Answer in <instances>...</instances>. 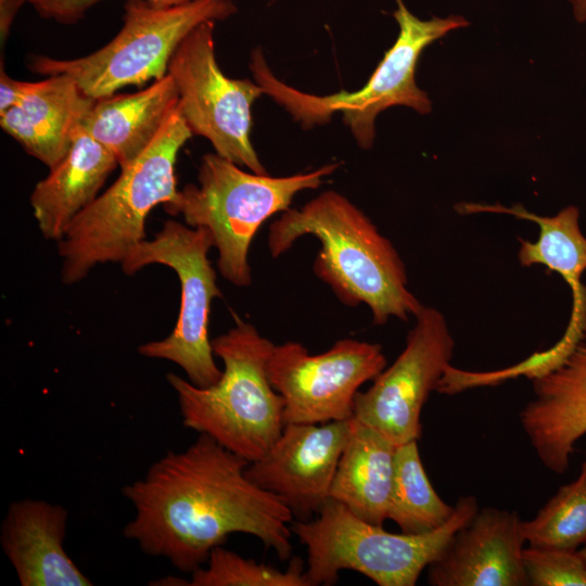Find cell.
<instances>
[{"label":"cell","instance_id":"obj_1","mask_svg":"<svg viewBox=\"0 0 586 586\" xmlns=\"http://www.w3.org/2000/svg\"><path fill=\"white\" fill-rule=\"evenodd\" d=\"M249 463L206 434L183 450L167 451L142 479L123 487L135 508L124 536L190 574L232 533L253 535L289 559L293 514L246 476Z\"/></svg>","mask_w":586,"mask_h":586},{"label":"cell","instance_id":"obj_2","mask_svg":"<svg viewBox=\"0 0 586 586\" xmlns=\"http://www.w3.org/2000/svg\"><path fill=\"white\" fill-rule=\"evenodd\" d=\"M304 235H314L321 244L314 263L316 276L345 305H367L374 324L392 317L408 321L423 308L408 289L397 250L344 195L324 191L301 208L282 212L269 227L271 256L285 253Z\"/></svg>","mask_w":586,"mask_h":586},{"label":"cell","instance_id":"obj_3","mask_svg":"<svg viewBox=\"0 0 586 586\" xmlns=\"http://www.w3.org/2000/svg\"><path fill=\"white\" fill-rule=\"evenodd\" d=\"M273 345L253 324L237 319L233 328L212 340L214 354L224 364L217 383L199 387L168 373L182 424L249 462L260 459L285 424L283 399L266 372Z\"/></svg>","mask_w":586,"mask_h":586},{"label":"cell","instance_id":"obj_4","mask_svg":"<svg viewBox=\"0 0 586 586\" xmlns=\"http://www.w3.org/2000/svg\"><path fill=\"white\" fill-rule=\"evenodd\" d=\"M192 136L177 104L144 151L76 216L58 242L64 284L79 282L99 264H120L145 239L149 213L178 193L175 164Z\"/></svg>","mask_w":586,"mask_h":586},{"label":"cell","instance_id":"obj_5","mask_svg":"<svg viewBox=\"0 0 586 586\" xmlns=\"http://www.w3.org/2000/svg\"><path fill=\"white\" fill-rule=\"evenodd\" d=\"M337 167L331 163L307 173L271 177L247 173L216 153H207L199 167V184H186L163 206L170 215H181L188 226L208 229L221 276L237 286H249V252L260 226L276 213L288 211L300 191L318 188Z\"/></svg>","mask_w":586,"mask_h":586},{"label":"cell","instance_id":"obj_6","mask_svg":"<svg viewBox=\"0 0 586 586\" xmlns=\"http://www.w3.org/2000/svg\"><path fill=\"white\" fill-rule=\"evenodd\" d=\"M477 511L475 496H461L442 527L424 534H395L329 498L315 520L292 521L291 530L307 549L309 586L333 585L342 570L358 572L379 586H415L451 536Z\"/></svg>","mask_w":586,"mask_h":586},{"label":"cell","instance_id":"obj_7","mask_svg":"<svg viewBox=\"0 0 586 586\" xmlns=\"http://www.w3.org/2000/svg\"><path fill=\"white\" fill-rule=\"evenodd\" d=\"M396 3L398 36L361 89L323 97L300 92L275 78L259 50L253 52L251 62L256 82L304 125L327 122L333 113L341 112L358 144L369 149L374 139L375 118L384 110L403 105L420 114L431 112L430 98L416 82L420 54L432 42L469 25L467 18L455 14L421 20L403 0Z\"/></svg>","mask_w":586,"mask_h":586},{"label":"cell","instance_id":"obj_8","mask_svg":"<svg viewBox=\"0 0 586 586\" xmlns=\"http://www.w3.org/2000/svg\"><path fill=\"white\" fill-rule=\"evenodd\" d=\"M235 11L232 0H190L175 5L126 0L123 26L105 46L75 59L31 55L27 67L46 76L68 75L86 95L98 100L164 77L174 52L196 26L226 20Z\"/></svg>","mask_w":586,"mask_h":586},{"label":"cell","instance_id":"obj_9","mask_svg":"<svg viewBox=\"0 0 586 586\" xmlns=\"http://www.w3.org/2000/svg\"><path fill=\"white\" fill-rule=\"evenodd\" d=\"M213 246L208 229L169 219L153 240L138 243L120 263L128 276L152 264L167 266L176 272L181 290L177 322L168 336L144 343L138 352L144 357L176 364L186 372L187 380L199 387L217 383L222 374L208 335L211 304L221 296L207 257Z\"/></svg>","mask_w":586,"mask_h":586},{"label":"cell","instance_id":"obj_10","mask_svg":"<svg viewBox=\"0 0 586 586\" xmlns=\"http://www.w3.org/2000/svg\"><path fill=\"white\" fill-rule=\"evenodd\" d=\"M215 23L196 26L169 61L167 73L178 92L180 113L192 135L206 138L216 154L253 173L268 174L251 141V109L264 89L221 72L215 55Z\"/></svg>","mask_w":586,"mask_h":586},{"label":"cell","instance_id":"obj_11","mask_svg":"<svg viewBox=\"0 0 586 586\" xmlns=\"http://www.w3.org/2000/svg\"><path fill=\"white\" fill-rule=\"evenodd\" d=\"M386 367L382 346L341 339L311 355L297 342L273 345L266 365L271 386L284 403V423H324L354 416L359 387Z\"/></svg>","mask_w":586,"mask_h":586},{"label":"cell","instance_id":"obj_12","mask_svg":"<svg viewBox=\"0 0 586 586\" xmlns=\"http://www.w3.org/2000/svg\"><path fill=\"white\" fill-rule=\"evenodd\" d=\"M415 318L402 353L354 400L353 417L397 446L421 436L422 408L430 393L436 391L455 347L440 310L423 306Z\"/></svg>","mask_w":586,"mask_h":586},{"label":"cell","instance_id":"obj_13","mask_svg":"<svg viewBox=\"0 0 586 586\" xmlns=\"http://www.w3.org/2000/svg\"><path fill=\"white\" fill-rule=\"evenodd\" d=\"M353 428V417L324 423H285L280 436L246 476L279 496L300 521L330 498L332 482Z\"/></svg>","mask_w":586,"mask_h":586},{"label":"cell","instance_id":"obj_14","mask_svg":"<svg viewBox=\"0 0 586 586\" xmlns=\"http://www.w3.org/2000/svg\"><path fill=\"white\" fill-rule=\"evenodd\" d=\"M522 520L515 511L479 509L428 566L433 586H526Z\"/></svg>","mask_w":586,"mask_h":586},{"label":"cell","instance_id":"obj_15","mask_svg":"<svg viewBox=\"0 0 586 586\" xmlns=\"http://www.w3.org/2000/svg\"><path fill=\"white\" fill-rule=\"evenodd\" d=\"M531 381L534 397L520 412L521 425L540 462L563 474L586 435V331L559 367Z\"/></svg>","mask_w":586,"mask_h":586},{"label":"cell","instance_id":"obj_16","mask_svg":"<svg viewBox=\"0 0 586 586\" xmlns=\"http://www.w3.org/2000/svg\"><path fill=\"white\" fill-rule=\"evenodd\" d=\"M67 510L44 500L12 502L0 542L22 586H90L64 548Z\"/></svg>","mask_w":586,"mask_h":586},{"label":"cell","instance_id":"obj_17","mask_svg":"<svg viewBox=\"0 0 586 586\" xmlns=\"http://www.w3.org/2000/svg\"><path fill=\"white\" fill-rule=\"evenodd\" d=\"M95 100L68 75L31 81L23 99L0 114V126L49 169L68 153Z\"/></svg>","mask_w":586,"mask_h":586},{"label":"cell","instance_id":"obj_18","mask_svg":"<svg viewBox=\"0 0 586 586\" xmlns=\"http://www.w3.org/2000/svg\"><path fill=\"white\" fill-rule=\"evenodd\" d=\"M118 166L115 156L80 127L71 150L38 181L30 206L41 234L59 242Z\"/></svg>","mask_w":586,"mask_h":586},{"label":"cell","instance_id":"obj_19","mask_svg":"<svg viewBox=\"0 0 586 586\" xmlns=\"http://www.w3.org/2000/svg\"><path fill=\"white\" fill-rule=\"evenodd\" d=\"M178 101L175 82L167 73L138 92L95 100L81 127L123 168L152 142Z\"/></svg>","mask_w":586,"mask_h":586},{"label":"cell","instance_id":"obj_20","mask_svg":"<svg viewBox=\"0 0 586 586\" xmlns=\"http://www.w3.org/2000/svg\"><path fill=\"white\" fill-rule=\"evenodd\" d=\"M460 215L495 213L535 222L538 238L535 242L519 239L518 259L522 267L543 265L557 272L569 285L572 295L570 315L586 316V237L579 226V209L568 205L552 216H540L522 204L505 206L499 203L483 204L463 202L455 205Z\"/></svg>","mask_w":586,"mask_h":586},{"label":"cell","instance_id":"obj_21","mask_svg":"<svg viewBox=\"0 0 586 586\" xmlns=\"http://www.w3.org/2000/svg\"><path fill=\"white\" fill-rule=\"evenodd\" d=\"M396 447L382 433L353 417L330 498L359 519L382 526L387 519Z\"/></svg>","mask_w":586,"mask_h":586},{"label":"cell","instance_id":"obj_22","mask_svg":"<svg viewBox=\"0 0 586 586\" xmlns=\"http://www.w3.org/2000/svg\"><path fill=\"white\" fill-rule=\"evenodd\" d=\"M455 512L435 492L422 464L417 441L396 447L387 519L406 534L442 527Z\"/></svg>","mask_w":586,"mask_h":586},{"label":"cell","instance_id":"obj_23","mask_svg":"<svg viewBox=\"0 0 586 586\" xmlns=\"http://www.w3.org/2000/svg\"><path fill=\"white\" fill-rule=\"evenodd\" d=\"M522 535L531 546L577 550L586 544V461L576 479L562 485L530 521Z\"/></svg>","mask_w":586,"mask_h":586},{"label":"cell","instance_id":"obj_24","mask_svg":"<svg viewBox=\"0 0 586 586\" xmlns=\"http://www.w3.org/2000/svg\"><path fill=\"white\" fill-rule=\"evenodd\" d=\"M205 566L191 573V586H309L303 561L293 557L285 571L215 547Z\"/></svg>","mask_w":586,"mask_h":586},{"label":"cell","instance_id":"obj_25","mask_svg":"<svg viewBox=\"0 0 586 586\" xmlns=\"http://www.w3.org/2000/svg\"><path fill=\"white\" fill-rule=\"evenodd\" d=\"M523 565L531 586H586V562L578 550L528 545Z\"/></svg>","mask_w":586,"mask_h":586},{"label":"cell","instance_id":"obj_26","mask_svg":"<svg viewBox=\"0 0 586 586\" xmlns=\"http://www.w3.org/2000/svg\"><path fill=\"white\" fill-rule=\"evenodd\" d=\"M105 0H28L36 13L44 18L63 25H73L81 21L87 12ZM157 5H175L190 0H146Z\"/></svg>","mask_w":586,"mask_h":586},{"label":"cell","instance_id":"obj_27","mask_svg":"<svg viewBox=\"0 0 586 586\" xmlns=\"http://www.w3.org/2000/svg\"><path fill=\"white\" fill-rule=\"evenodd\" d=\"M31 81L16 80L8 75L0 62V114L15 106L25 95Z\"/></svg>","mask_w":586,"mask_h":586},{"label":"cell","instance_id":"obj_28","mask_svg":"<svg viewBox=\"0 0 586 586\" xmlns=\"http://www.w3.org/2000/svg\"><path fill=\"white\" fill-rule=\"evenodd\" d=\"M28 0H0V46L4 49L12 24L20 9Z\"/></svg>","mask_w":586,"mask_h":586},{"label":"cell","instance_id":"obj_29","mask_svg":"<svg viewBox=\"0 0 586 586\" xmlns=\"http://www.w3.org/2000/svg\"><path fill=\"white\" fill-rule=\"evenodd\" d=\"M574 20L579 24L586 23V0H566Z\"/></svg>","mask_w":586,"mask_h":586},{"label":"cell","instance_id":"obj_30","mask_svg":"<svg viewBox=\"0 0 586 586\" xmlns=\"http://www.w3.org/2000/svg\"><path fill=\"white\" fill-rule=\"evenodd\" d=\"M581 556L583 557V559L585 560L586 562V546H584L581 550H578Z\"/></svg>","mask_w":586,"mask_h":586}]
</instances>
